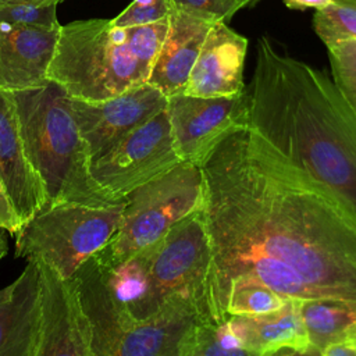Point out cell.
I'll return each mask as SVG.
<instances>
[{
  "label": "cell",
  "instance_id": "6da1fadb",
  "mask_svg": "<svg viewBox=\"0 0 356 356\" xmlns=\"http://www.w3.org/2000/svg\"><path fill=\"white\" fill-rule=\"evenodd\" d=\"M211 321L227 284L256 280L286 299L356 300V213L248 128L200 165ZM217 323V321H216Z\"/></svg>",
  "mask_w": 356,
  "mask_h": 356
},
{
  "label": "cell",
  "instance_id": "7a4b0ae2",
  "mask_svg": "<svg viewBox=\"0 0 356 356\" xmlns=\"http://www.w3.org/2000/svg\"><path fill=\"white\" fill-rule=\"evenodd\" d=\"M248 129L356 213V113L323 71L257 40Z\"/></svg>",
  "mask_w": 356,
  "mask_h": 356
},
{
  "label": "cell",
  "instance_id": "3957f363",
  "mask_svg": "<svg viewBox=\"0 0 356 356\" xmlns=\"http://www.w3.org/2000/svg\"><path fill=\"white\" fill-rule=\"evenodd\" d=\"M168 25L170 17L127 28L100 18L61 25L47 79L78 100L118 96L147 82Z\"/></svg>",
  "mask_w": 356,
  "mask_h": 356
},
{
  "label": "cell",
  "instance_id": "277c9868",
  "mask_svg": "<svg viewBox=\"0 0 356 356\" xmlns=\"http://www.w3.org/2000/svg\"><path fill=\"white\" fill-rule=\"evenodd\" d=\"M11 93L24 149L43 186L46 207L120 203L111 200L90 175L89 156L67 92L49 79Z\"/></svg>",
  "mask_w": 356,
  "mask_h": 356
},
{
  "label": "cell",
  "instance_id": "5b68a950",
  "mask_svg": "<svg viewBox=\"0 0 356 356\" xmlns=\"http://www.w3.org/2000/svg\"><path fill=\"white\" fill-rule=\"evenodd\" d=\"M200 203L202 170L181 161L127 196L117 229L93 257L103 268H111L157 242Z\"/></svg>",
  "mask_w": 356,
  "mask_h": 356
},
{
  "label": "cell",
  "instance_id": "8992f818",
  "mask_svg": "<svg viewBox=\"0 0 356 356\" xmlns=\"http://www.w3.org/2000/svg\"><path fill=\"white\" fill-rule=\"evenodd\" d=\"M127 199L106 206L60 203L44 207L15 234V256L36 259L72 278L76 268L111 238Z\"/></svg>",
  "mask_w": 356,
  "mask_h": 356
},
{
  "label": "cell",
  "instance_id": "52a82bcc",
  "mask_svg": "<svg viewBox=\"0 0 356 356\" xmlns=\"http://www.w3.org/2000/svg\"><path fill=\"white\" fill-rule=\"evenodd\" d=\"M139 253L147 264L149 289L131 310L135 318L150 316L174 293H195L203 299L210 245L200 206Z\"/></svg>",
  "mask_w": 356,
  "mask_h": 356
},
{
  "label": "cell",
  "instance_id": "ba28073f",
  "mask_svg": "<svg viewBox=\"0 0 356 356\" xmlns=\"http://www.w3.org/2000/svg\"><path fill=\"white\" fill-rule=\"evenodd\" d=\"M178 157L171 138L167 108L131 131L104 156L89 164L97 186L114 202L172 170Z\"/></svg>",
  "mask_w": 356,
  "mask_h": 356
},
{
  "label": "cell",
  "instance_id": "9c48e42d",
  "mask_svg": "<svg viewBox=\"0 0 356 356\" xmlns=\"http://www.w3.org/2000/svg\"><path fill=\"white\" fill-rule=\"evenodd\" d=\"M165 108L178 157L200 167L227 136L248 127L249 96L246 89L217 97L174 93Z\"/></svg>",
  "mask_w": 356,
  "mask_h": 356
},
{
  "label": "cell",
  "instance_id": "30bf717a",
  "mask_svg": "<svg viewBox=\"0 0 356 356\" xmlns=\"http://www.w3.org/2000/svg\"><path fill=\"white\" fill-rule=\"evenodd\" d=\"M71 107L90 164L165 108L167 96L145 82L106 100L85 102L71 97Z\"/></svg>",
  "mask_w": 356,
  "mask_h": 356
},
{
  "label": "cell",
  "instance_id": "8fae6325",
  "mask_svg": "<svg viewBox=\"0 0 356 356\" xmlns=\"http://www.w3.org/2000/svg\"><path fill=\"white\" fill-rule=\"evenodd\" d=\"M40 337L38 356H92L90 328L72 278L39 260Z\"/></svg>",
  "mask_w": 356,
  "mask_h": 356
},
{
  "label": "cell",
  "instance_id": "7c38bea8",
  "mask_svg": "<svg viewBox=\"0 0 356 356\" xmlns=\"http://www.w3.org/2000/svg\"><path fill=\"white\" fill-rule=\"evenodd\" d=\"M0 184L19 228L47 204L22 143L13 93L0 89Z\"/></svg>",
  "mask_w": 356,
  "mask_h": 356
},
{
  "label": "cell",
  "instance_id": "4fadbf2b",
  "mask_svg": "<svg viewBox=\"0 0 356 356\" xmlns=\"http://www.w3.org/2000/svg\"><path fill=\"white\" fill-rule=\"evenodd\" d=\"M248 39L217 21L200 47L184 88L185 95L200 97L231 96L245 89L243 64Z\"/></svg>",
  "mask_w": 356,
  "mask_h": 356
},
{
  "label": "cell",
  "instance_id": "5bb4252c",
  "mask_svg": "<svg viewBox=\"0 0 356 356\" xmlns=\"http://www.w3.org/2000/svg\"><path fill=\"white\" fill-rule=\"evenodd\" d=\"M72 281L89 323L92 356H118L122 338L138 318L114 300L104 271L93 256L76 268Z\"/></svg>",
  "mask_w": 356,
  "mask_h": 356
},
{
  "label": "cell",
  "instance_id": "9a60e30c",
  "mask_svg": "<svg viewBox=\"0 0 356 356\" xmlns=\"http://www.w3.org/2000/svg\"><path fill=\"white\" fill-rule=\"evenodd\" d=\"M61 25L57 28L0 22V89L14 92L47 82Z\"/></svg>",
  "mask_w": 356,
  "mask_h": 356
},
{
  "label": "cell",
  "instance_id": "2e32d148",
  "mask_svg": "<svg viewBox=\"0 0 356 356\" xmlns=\"http://www.w3.org/2000/svg\"><path fill=\"white\" fill-rule=\"evenodd\" d=\"M40 266L28 260L19 277L0 289V356H38Z\"/></svg>",
  "mask_w": 356,
  "mask_h": 356
},
{
  "label": "cell",
  "instance_id": "e0dca14e",
  "mask_svg": "<svg viewBox=\"0 0 356 356\" xmlns=\"http://www.w3.org/2000/svg\"><path fill=\"white\" fill-rule=\"evenodd\" d=\"M216 22L204 15L174 6L167 36L147 82L164 96L182 93L204 38Z\"/></svg>",
  "mask_w": 356,
  "mask_h": 356
},
{
  "label": "cell",
  "instance_id": "ac0fdd59",
  "mask_svg": "<svg viewBox=\"0 0 356 356\" xmlns=\"http://www.w3.org/2000/svg\"><path fill=\"white\" fill-rule=\"evenodd\" d=\"M228 321L250 355H309L298 299H286L284 306L268 313L229 316Z\"/></svg>",
  "mask_w": 356,
  "mask_h": 356
},
{
  "label": "cell",
  "instance_id": "d6986e66",
  "mask_svg": "<svg viewBox=\"0 0 356 356\" xmlns=\"http://www.w3.org/2000/svg\"><path fill=\"white\" fill-rule=\"evenodd\" d=\"M298 309L309 339V355L339 339L356 323V300L341 298L298 299Z\"/></svg>",
  "mask_w": 356,
  "mask_h": 356
},
{
  "label": "cell",
  "instance_id": "ffe728a7",
  "mask_svg": "<svg viewBox=\"0 0 356 356\" xmlns=\"http://www.w3.org/2000/svg\"><path fill=\"white\" fill-rule=\"evenodd\" d=\"M286 302L275 291L252 278L231 280L220 299L216 321H225L229 316L261 314L280 309Z\"/></svg>",
  "mask_w": 356,
  "mask_h": 356
},
{
  "label": "cell",
  "instance_id": "44dd1931",
  "mask_svg": "<svg viewBox=\"0 0 356 356\" xmlns=\"http://www.w3.org/2000/svg\"><path fill=\"white\" fill-rule=\"evenodd\" d=\"M250 355L231 328L228 318L221 323L200 320L182 338L178 356H243Z\"/></svg>",
  "mask_w": 356,
  "mask_h": 356
},
{
  "label": "cell",
  "instance_id": "7402d4cb",
  "mask_svg": "<svg viewBox=\"0 0 356 356\" xmlns=\"http://www.w3.org/2000/svg\"><path fill=\"white\" fill-rule=\"evenodd\" d=\"M103 271L114 300L131 313L149 289V271L145 257L142 253H136L111 268H103Z\"/></svg>",
  "mask_w": 356,
  "mask_h": 356
},
{
  "label": "cell",
  "instance_id": "603a6c76",
  "mask_svg": "<svg viewBox=\"0 0 356 356\" xmlns=\"http://www.w3.org/2000/svg\"><path fill=\"white\" fill-rule=\"evenodd\" d=\"M313 28L325 47L343 40H356V0H331L316 10Z\"/></svg>",
  "mask_w": 356,
  "mask_h": 356
},
{
  "label": "cell",
  "instance_id": "cb8c5ba5",
  "mask_svg": "<svg viewBox=\"0 0 356 356\" xmlns=\"http://www.w3.org/2000/svg\"><path fill=\"white\" fill-rule=\"evenodd\" d=\"M332 81L356 113V40H343L327 47Z\"/></svg>",
  "mask_w": 356,
  "mask_h": 356
},
{
  "label": "cell",
  "instance_id": "d4e9b609",
  "mask_svg": "<svg viewBox=\"0 0 356 356\" xmlns=\"http://www.w3.org/2000/svg\"><path fill=\"white\" fill-rule=\"evenodd\" d=\"M0 22L43 28L60 26L57 4L32 0H13L0 6Z\"/></svg>",
  "mask_w": 356,
  "mask_h": 356
},
{
  "label": "cell",
  "instance_id": "484cf974",
  "mask_svg": "<svg viewBox=\"0 0 356 356\" xmlns=\"http://www.w3.org/2000/svg\"><path fill=\"white\" fill-rule=\"evenodd\" d=\"M172 0H132V3L111 19L115 26H136L168 18L172 13Z\"/></svg>",
  "mask_w": 356,
  "mask_h": 356
},
{
  "label": "cell",
  "instance_id": "4316f807",
  "mask_svg": "<svg viewBox=\"0 0 356 356\" xmlns=\"http://www.w3.org/2000/svg\"><path fill=\"white\" fill-rule=\"evenodd\" d=\"M178 8L189 10L213 21L228 22L241 10L238 0H172Z\"/></svg>",
  "mask_w": 356,
  "mask_h": 356
},
{
  "label": "cell",
  "instance_id": "83f0119b",
  "mask_svg": "<svg viewBox=\"0 0 356 356\" xmlns=\"http://www.w3.org/2000/svg\"><path fill=\"white\" fill-rule=\"evenodd\" d=\"M0 228L15 235L19 231V224L8 204L3 186L0 184Z\"/></svg>",
  "mask_w": 356,
  "mask_h": 356
},
{
  "label": "cell",
  "instance_id": "f1b7e54d",
  "mask_svg": "<svg viewBox=\"0 0 356 356\" xmlns=\"http://www.w3.org/2000/svg\"><path fill=\"white\" fill-rule=\"evenodd\" d=\"M323 356H356V349L343 338L327 345L321 350Z\"/></svg>",
  "mask_w": 356,
  "mask_h": 356
},
{
  "label": "cell",
  "instance_id": "f546056e",
  "mask_svg": "<svg viewBox=\"0 0 356 356\" xmlns=\"http://www.w3.org/2000/svg\"><path fill=\"white\" fill-rule=\"evenodd\" d=\"M331 0H284L285 6L291 10H306L313 8L318 10L325 7Z\"/></svg>",
  "mask_w": 356,
  "mask_h": 356
},
{
  "label": "cell",
  "instance_id": "4dcf8cb0",
  "mask_svg": "<svg viewBox=\"0 0 356 356\" xmlns=\"http://www.w3.org/2000/svg\"><path fill=\"white\" fill-rule=\"evenodd\" d=\"M345 339L356 349V323L348 330V332L345 335Z\"/></svg>",
  "mask_w": 356,
  "mask_h": 356
},
{
  "label": "cell",
  "instance_id": "1f68e13d",
  "mask_svg": "<svg viewBox=\"0 0 356 356\" xmlns=\"http://www.w3.org/2000/svg\"><path fill=\"white\" fill-rule=\"evenodd\" d=\"M0 229H1V228H0ZM7 249H8V246H7V239H6L4 234H1V231H0V260L6 256Z\"/></svg>",
  "mask_w": 356,
  "mask_h": 356
},
{
  "label": "cell",
  "instance_id": "d6a6232c",
  "mask_svg": "<svg viewBox=\"0 0 356 356\" xmlns=\"http://www.w3.org/2000/svg\"><path fill=\"white\" fill-rule=\"evenodd\" d=\"M257 1H259V0H238L241 8H243V7H252V6H254Z\"/></svg>",
  "mask_w": 356,
  "mask_h": 356
},
{
  "label": "cell",
  "instance_id": "836d02e7",
  "mask_svg": "<svg viewBox=\"0 0 356 356\" xmlns=\"http://www.w3.org/2000/svg\"><path fill=\"white\" fill-rule=\"evenodd\" d=\"M8 1H13V0H0V6L4 4V3H8ZM33 1H39V3H54V4H58L61 3L63 0H33Z\"/></svg>",
  "mask_w": 356,
  "mask_h": 356
}]
</instances>
